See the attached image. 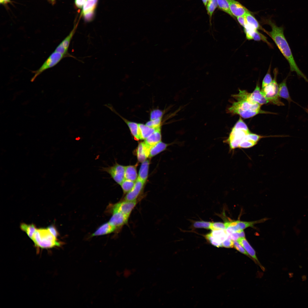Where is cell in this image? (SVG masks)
Wrapping results in <instances>:
<instances>
[{
  "label": "cell",
  "mask_w": 308,
  "mask_h": 308,
  "mask_svg": "<svg viewBox=\"0 0 308 308\" xmlns=\"http://www.w3.org/2000/svg\"><path fill=\"white\" fill-rule=\"evenodd\" d=\"M268 24L270 26L271 30L267 31L268 34L272 39L278 48L288 62L291 72H294L299 77L303 78L308 83V79L298 67L289 44L285 36L283 27H278L275 23L269 20Z\"/></svg>",
  "instance_id": "1"
},
{
  "label": "cell",
  "mask_w": 308,
  "mask_h": 308,
  "mask_svg": "<svg viewBox=\"0 0 308 308\" xmlns=\"http://www.w3.org/2000/svg\"><path fill=\"white\" fill-rule=\"evenodd\" d=\"M250 93L239 90L238 94L232 95L236 101L228 108L227 112L232 115L237 114L241 117L248 118L259 114L265 113L261 109V105L254 102L250 98Z\"/></svg>",
  "instance_id": "2"
},
{
  "label": "cell",
  "mask_w": 308,
  "mask_h": 308,
  "mask_svg": "<svg viewBox=\"0 0 308 308\" xmlns=\"http://www.w3.org/2000/svg\"><path fill=\"white\" fill-rule=\"evenodd\" d=\"M31 240L37 249L52 248L61 244L46 228L37 229Z\"/></svg>",
  "instance_id": "3"
},
{
  "label": "cell",
  "mask_w": 308,
  "mask_h": 308,
  "mask_svg": "<svg viewBox=\"0 0 308 308\" xmlns=\"http://www.w3.org/2000/svg\"><path fill=\"white\" fill-rule=\"evenodd\" d=\"M250 133L247 125L240 117L232 128L228 138L224 142L228 144L231 150L238 148L245 137Z\"/></svg>",
  "instance_id": "4"
},
{
  "label": "cell",
  "mask_w": 308,
  "mask_h": 308,
  "mask_svg": "<svg viewBox=\"0 0 308 308\" xmlns=\"http://www.w3.org/2000/svg\"><path fill=\"white\" fill-rule=\"evenodd\" d=\"M277 73V69H275L273 79L270 84L262 88L261 91L269 102L278 106H283L284 104L280 100L278 94V85L276 80Z\"/></svg>",
  "instance_id": "5"
},
{
  "label": "cell",
  "mask_w": 308,
  "mask_h": 308,
  "mask_svg": "<svg viewBox=\"0 0 308 308\" xmlns=\"http://www.w3.org/2000/svg\"><path fill=\"white\" fill-rule=\"evenodd\" d=\"M68 56L61 53L54 51L46 59L41 66L37 70L33 71L34 74L31 79L33 81L39 75L44 71L55 66L62 59Z\"/></svg>",
  "instance_id": "6"
},
{
  "label": "cell",
  "mask_w": 308,
  "mask_h": 308,
  "mask_svg": "<svg viewBox=\"0 0 308 308\" xmlns=\"http://www.w3.org/2000/svg\"><path fill=\"white\" fill-rule=\"evenodd\" d=\"M125 167L116 163L112 166L102 167L101 170L109 174L116 183L120 185L125 179Z\"/></svg>",
  "instance_id": "7"
},
{
  "label": "cell",
  "mask_w": 308,
  "mask_h": 308,
  "mask_svg": "<svg viewBox=\"0 0 308 308\" xmlns=\"http://www.w3.org/2000/svg\"><path fill=\"white\" fill-rule=\"evenodd\" d=\"M139 201L137 199L133 201L123 200L115 204H110L108 208L110 209L118 210L129 217L132 210Z\"/></svg>",
  "instance_id": "8"
},
{
  "label": "cell",
  "mask_w": 308,
  "mask_h": 308,
  "mask_svg": "<svg viewBox=\"0 0 308 308\" xmlns=\"http://www.w3.org/2000/svg\"><path fill=\"white\" fill-rule=\"evenodd\" d=\"M112 214V216L109 222L115 226L116 230L120 228L124 225L127 223L129 217L120 211L114 209H109Z\"/></svg>",
  "instance_id": "9"
},
{
  "label": "cell",
  "mask_w": 308,
  "mask_h": 308,
  "mask_svg": "<svg viewBox=\"0 0 308 308\" xmlns=\"http://www.w3.org/2000/svg\"><path fill=\"white\" fill-rule=\"evenodd\" d=\"M76 26H75L69 35L67 36L58 45L54 51L67 56L68 57H73L68 52L71 40L75 32Z\"/></svg>",
  "instance_id": "10"
},
{
  "label": "cell",
  "mask_w": 308,
  "mask_h": 308,
  "mask_svg": "<svg viewBox=\"0 0 308 308\" xmlns=\"http://www.w3.org/2000/svg\"><path fill=\"white\" fill-rule=\"evenodd\" d=\"M145 183L137 178L132 189L127 193L124 200L133 201L137 199L143 189Z\"/></svg>",
  "instance_id": "11"
},
{
  "label": "cell",
  "mask_w": 308,
  "mask_h": 308,
  "mask_svg": "<svg viewBox=\"0 0 308 308\" xmlns=\"http://www.w3.org/2000/svg\"><path fill=\"white\" fill-rule=\"evenodd\" d=\"M229 4L231 13L234 16L237 17L244 15L249 12L248 10L239 2L235 0H227Z\"/></svg>",
  "instance_id": "12"
},
{
  "label": "cell",
  "mask_w": 308,
  "mask_h": 308,
  "mask_svg": "<svg viewBox=\"0 0 308 308\" xmlns=\"http://www.w3.org/2000/svg\"><path fill=\"white\" fill-rule=\"evenodd\" d=\"M264 137L250 133L247 134L240 144L238 148H248L255 145Z\"/></svg>",
  "instance_id": "13"
},
{
  "label": "cell",
  "mask_w": 308,
  "mask_h": 308,
  "mask_svg": "<svg viewBox=\"0 0 308 308\" xmlns=\"http://www.w3.org/2000/svg\"><path fill=\"white\" fill-rule=\"evenodd\" d=\"M151 147L146 145L144 142L139 143L137 149V157L138 161L143 162L149 157Z\"/></svg>",
  "instance_id": "14"
},
{
  "label": "cell",
  "mask_w": 308,
  "mask_h": 308,
  "mask_svg": "<svg viewBox=\"0 0 308 308\" xmlns=\"http://www.w3.org/2000/svg\"><path fill=\"white\" fill-rule=\"evenodd\" d=\"M244 248L249 255L263 269V267L260 265L256 257L255 251L250 245L245 237L239 238L237 240Z\"/></svg>",
  "instance_id": "15"
},
{
  "label": "cell",
  "mask_w": 308,
  "mask_h": 308,
  "mask_svg": "<svg viewBox=\"0 0 308 308\" xmlns=\"http://www.w3.org/2000/svg\"><path fill=\"white\" fill-rule=\"evenodd\" d=\"M98 0H86L83 7L82 13L87 20H89L93 13Z\"/></svg>",
  "instance_id": "16"
},
{
  "label": "cell",
  "mask_w": 308,
  "mask_h": 308,
  "mask_svg": "<svg viewBox=\"0 0 308 308\" xmlns=\"http://www.w3.org/2000/svg\"><path fill=\"white\" fill-rule=\"evenodd\" d=\"M250 96L254 102L261 106L269 102L262 93L258 84L256 85L253 92L250 93Z\"/></svg>",
  "instance_id": "17"
},
{
  "label": "cell",
  "mask_w": 308,
  "mask_h": 308,
  "mask_svg": "<svg viewBox=\"0 0 308 308\" xmlns=\"http://www.w3.org/2000/svg\"><path fill=\"white\" fill-rule=\"evenodd\" d=\"M116 230V227L109 222L101 226L92 235V236H99L108 234Z\"/></svg>",
  "instance_id": "18"
},
{
  "label": "cell",
  "mask_w": 308,
  "mask_h": 308,
  "mask_svg": "<svg viewBox=\"0 0 308 308\" xmlns=\"http://www.w3.org/2000/svg\"><path fill=\"white\" fill-rule=\"evenodd\" d=\"M161 138V135L160 127L145 139L144 142L148 146L151 147L160 141Z\"/></svg>",
  "instance_id": "19"
},
{
  "label": "cell",
  "mask_w": 308,
  "mask_h": 308,
  "mask_svg": "<svg viewBox=\"0 0 308 308\" xmlns=\"http://www.w3.org/2000/svg\"><path fill=\"white\" fill-rule=\"evenodd\" d=\"M278 94L279 97L287 100L289 103L293 102L289 95L286 84V78L278 85Z\"/></svg>",
  "instance_id": "20"
},
{
  "label": "cell",
  "mask_w": 308,
  "mask_h": 308,
  "mask_svg": "<svg viewBox=\"0 0 308 308\" xmlns=\"http://www.w3.org/2000/svg\"><path fill=\"white\" fill-rule=\"evenodd\" d=\"M125 179L135 182L137 179L136 166H125Z\"/></svg>",
  "instance_id": "21"
},
{
  "label": "cell",
  "mask_w": 308,
  "mask_h": 308,
  "mask_svg": "<svg viewBox=\"0 0 308 308\" xmlns=\"http://www.w3.org/2000/svg\"><path fill=\"white\" fill-rule=\"evenodd\" d=\"M220 247H222V243L227 238L228 234L225 229L212 230L211 232Z\"/></svg>",
  "instance_id": "22"
},
{
  "label": "cell",
  "mask_w": 308,
  "mask_h": 308,
  "mask_svg": "<svg viewBox=\"0 0 308 308\" xmlns=\"http://www.w3.org/2000/svg\"><path fill=\"white\" fill-rule=\"evenodd\" d=\"M149 163V161L148 160L142 162L139 171L138 178L145 183L148 177Z\"/></svg>",
  "instance_id": "23"
},
{
  "label": "cell",
  "mask_w": 308,
  "mask_h": 308,
  "mask_svg": "<svg viewBox=\"0 0 308 308\" xmlns=\"http://www.w3.org/2000/svg\"><path fill=\"white\" fill-rule=\"evenodd\" d=\"M125 121L128 125L132 135L137 140L141 139V133L138 124L126 119Z\"/></svg>",
  "instance_id": "24"
},
{
  "label": "cell",
  "mask_w": 308,
  "mask_h": 308,
  "mask_svg": "<svg viewBox=\"0 0 308 308\" xmlns=\"http://www.w3.org/2000/svg\"><path fill=\"white\" fill-rule=\"evenodd\" d=\"M169 145L161 141L156 143L151 147L149 157H153L164 151Z\"/></svg>",
  "instance_id": "25"
},
{
  "label": "cell",
  "mask_w": 308,
  "mask_h": 308,
  "mask_svg": "<svg viewBox=\"0 0 308 308\" xmlns=\"http://www.w3.org/2000/svg\"><path fill=\"white\" fill-rule=\"evenodd\" d=\"M141 139H145L158 128L150 127L143 124H138Z\"/></svg>",
  "instance_id": "26"
},
{
  "label": "cell",
  "mask_w": 308,
  "mask_h": 308,
  "mask_svg": "<svg viewBox=\"0 0 308 308\" xmlns=\"http://www.w3.org/2000/svg\"><path fill=\"white\" fill-rule=\"evenodd\" d=\"M244 16L247 21L248 24L249 26L257 30L260 29L264 31L265 33L267 31L262 28L257 21L250 14V12L246 13Z\"/></svg>",
  "instance_id": "27"
},
{
  "label": "cell",
  "mask_w": 308,
  "mask_h": 308,
  "mask_svg": "<svg viewBox=\"0 0 308 308\" xmlns=\"http://www.w3.org/2000/svg\"><path fill=\"white\" fill-rule=\"evenodd\" d=\"M20 227L31 240L37 229L33 224H27L24 223L21 224Z\"/></svg>",
  "instance_id": "28"
},
{
  "label": "cell",
  "mask_w": 308,
  "mask_h": 308,
  "mask_svg": "<svg viewBox=\"0 0 308 308\" xmlns=\"http://www.w3.org/2000/svg\"><path fill=\"white\" fill-rule=\"evenodd\" d=\"M265 219L252 222L241 221L238 220L236 227L238 231L243 230L248 227L253 226L254 224L264 221Z\"/></svg>",
  "instance_id": "29"
},
{
  "label": "cell",
  "mask_w": 308,
  "mask_h": 308,
  "mask_svg": "<svg viewBox=\"0 0 308 308\" xmlns=\"http://www.w3.org/2000/svg\"><path fill=\"white\" fill-rule=\"evenodd\" d=\"M218 7L221 10L234 17L230 11L229 4L227 0H217Z\"/></svg>",
  "instance_id": "30"
},
{
  "label": "cell",
  "mask_w": 308,
  "mask_h": 308,
  "mask_svg": "<svg viewBox=\"0 0 308 308\" xmlns=\"http://www.w3.org/2000/svg\"><path fill=\"white\" fill-rule=\"evenodd\" d=\"M207 14L210 18H212L214 12L218 7L217 0H209L208 1L206 6Z\"/></svg>",
  "instance_id": "31"
},
{
  "label": "cell",
  "mask_w": 308,
  "mask_h": 308,
  "mask_svg": "<svg viewBox=\"0 0 308 308\" xmlns=\"http://www.w3.org/2000/svg\"><path fill=\"white\" fill-rule=\"evenodd\" d=\"M135 182L125 179L120 185L124 193H127L133 187Z\"/></svg>",
  "instance_id": "32"
},
{
  "label": "cell",
  "mask_w": 308,
  "mask_h": 308,
  "mask_svg": "<svg viewBox=\"0 0 308 308\" xmlns=\"http://www.w3.org/2000/svg\"><path fill=\"white\" fill-rule=\"evenodd\" d=\"M252 40L256 41H263L267 43L270 47L272 46L271 43L267 40V37L259 32L257 30H256L252 36Z\"/></svg>",
  "instance_id": "33"
},
{
  "label": "cell",
  "mask_w": 308,
  "mask_h": 308,
  "mask_svg": "<svg viewBox=\"0 0 308 308\" xmlns=\"http://www.w3.org/2000/svg\"><path fill=\"white\" fill-rule=\"evenodd\" d=\"M271 69V64H270L267 72L263 79L262 84V88H264L270 84L272 81L273 80L270 74Z\"/></svg>",
  "instance_id": "34"
},
{
  "label": "cell",
  "mask_w": 308,
  "mask_h": 308,
  "mask_svg": "<svg viewBox=\"0 0 308 308\" xmlns=\"http://www.w3.org/2000/svg\"><path fill=\"white\" fill-rule=\"evenodd\" d=\"M212 222L204 221H198L194 222L193 226L196 228L210 229Z\"/></svg>",
  "instance_id": "35"
},
{
  "label": "cell",
  "mask_w": 308,
  "mask_h": 308,
  "mask_svg": "<svg viewBox=\"0 0 308 308\" xmlns=\"http://www.w3.org/2000/svg\"><path fill=\"white\" fill-rule=\"evenodd\" d=\"M161 120V118H159L153 120H151L147 122L145 125L150 127L155 128H158L160 127Z\"/></svg>",
  "instance_id": "36"
},
{
  "label": "cell",
  "mask_w": 308,
  "mask_h": 308,
  "mask_svg": "<svg viewBox=\"0 0 308 308\" xmlns=\"http://www.w3.org/2000/svg\"><path fill=\"white\" fill-rule=\"evenodd\" d=\"M224 223L221 222H212L210 229L212 230L225 229Z\"/></svg>",
  "instance_id": "37"
},
{
  "label": "cell",
  "mask_w": 308,
  "mask_h": 308,
  "mask_svg": "<svg viewBox=\"0 0 308 308\" xmlns=\"http://www.w3.org/2000/svg\"><path fill=\"white\" fill-rule=\"evenodd\" d=\"M163 114V113L161 110L158 109L154 110L150 114L151 120L161 118Z\"/></svg>",
  "instance_id": "38"
},
{
  "label": "cell",
  "mask_w": 308,
  "mask_h": 308,
  "mask_svg": "<svg viewBox=\"0 0 308 308\" xmlns=\"http://www.w3.org/2000/svg\"><path fill=\"white\" fill-rule=\"evenodd\" d=\"M234 247L240 252L249 257V255L244 248L237 241H234Z\"/></svg>",
  "instance_id": "39"
},
{
  "label": "cell",
  "mask_w": 308,
  "mask_h": 308,
  "mask_svg": "<svg viewBox=\"0 0 308 308\" xmlns=\"http://www.w3.org/2000/svg\"><path fill=\"white\" fill-rule=\"evenodd\" d=\"M205 238L212 245L218 247H220L219 244L216 242L211 233L206 234Z\"/></svg>",
  "instance_id": "40"
},
{
  "label": "cell",
  "mask_w": 308,
  "mask_h": 308,
  "mask_svg": "<svg viewBox=\"0 0 308 308\" xmlns=\"http://www.w3.org/2000/svg\"><path fill=\"white\" fill-rule=\"evenodd\" d=\"M234 241L230 238H227L222 242V246L226 248H232L234 247Z\"/></svg>",
  "instance_id": "41"
},
{
  "label": "cell",
  "mask_w": 308,
  "mask_h": 308,
  "mask_svg": "<svg viewBox=\"0 0 308 308\" xmlns=\"http://www.w3.org/2000/svg\"><path fill=\"white\" fill-rule=\"evenodd\" d=\"M237 19L240 25L244 27L248 24L244 15L237 17Z\"/></svg>",
  "instance_id": "42"
},
{
  "label": "cell",
  "mask_w": 308,
  "mask_h": 308,
  "mask_svg": "<svg viewBox=\"0 0 308 308\" xmlns=\"http://www.w3.org/2000/svg\"><path fill=\"white\" fill-rule=\"evenodd\" d=\"M47 228L52 234L55 237L57 238L58 235V233L56 229L54 226L50 225L48 226Z\"/></svg>",
  "instance_id": "43"
},
{
  "label": "cell",
  "mask_w": 308,
  "mask_h": 308,
  "mask_svg": "<svg viewBox=\"0 0 308 308\" xmlns=\"http://www.w3.org/2000/svg\"><path fill=\"white\" fill-rule=\"evenodd\" d=\"M86 0H75L76 6L78 8H83Z\"/></svg>",
  "instance_id": "44"
},
{
  "label": "cell",
  "mask_w": 308,
  "mask_h": 308,
  "mask_svg": "<svg viewBox=\"0 0 308 308\" xmlns=\"http://www.w3.org/2000/svg\"><path fill=\"white\" fill-rule=\"evenodd\" d=\"M132 273L131 270L126 268L123 271V276L126 278L129 277Z\"/></svg>",
  "instance_id": "45"
},
{
  "label": "cell",
  "mask_w": 308,
  "mask_h": 308,
  "mask_svg": "<svg viewBox=\"0 0 308 308\" xmlns=\"http://www.w3.org/2000/svg\"><path fill=\"white\" fill-rule=\"evenodd\" d=\"M11 2L10 0H0V3L2 4H5Z\"/></svg>",
  "instance_id": "46"
},
{
  "label": "cell",
  "mask_w": 308,
  "mask_h": 308,
  "mask_svg": "<svg viewBox=\"0 0 308 308\" xmlns=\"http://www.w3.org/2000/svg\"><path fill=\"white\" fill-rule=\"evenodd\" d=\"M203 3L204 5L206 7L207 3L208 1L207 0H202Z\"/></svg>",
  "instance_id": "47"
},
{
  "label": "cell",
  "mask_w": 308,
  "mask_h": 308,
  "mask_svg": "<svg viewBox=\"0 0 308 308\" xmlns=\"http://www.w3.org/2000/svg\"><path fill=\"white\" fill-rule=\"evenodd\" d=\"M302 278L303 281H305L306 279V276L305 275H303L302 277Z\"/></svg>",
  "instance_id": "48"
},
{
  "label": "cell",
  "mask_w": 308,
  "mask_h": 308,
  "mask_svg": "<svg viewBox=\"0 0 308 308\" xmlns=\"http://www.w3.org/2000/svg\"><path fill=\"white\" fill-rule=\"evenodd\" d=\"M293 273H289V275L290 277H293Z\"/></svg>",
  "instance_id": "49"
},
{
  "label": "cell",
  "mask_w": 308,
  "mask_h": 308,
  "mask_svg": "<svg viewBox=\"0 0 308 308\" xmlns=\"http://www.w3.org/2000/svg\"><path fill=\"white\" fill-rule=\"evenodd\" d=\"M131 270V272H132V273H134V272H135V268L133 269L132 270Z\"/></svg>",
  "instance_id": "50"
},
{
  "label": "cell",
  "mask_w": 308,
  "mask_h": 308,
  "mask_svg": "<svg viewBox=\"0 0 308 308\" xmlns=\"http://www.w3.org/2000/svg\"><path fill=\"white\" fill-rule=\"evenodd\" d=\"M50 0L51 2L53 3V2H54V1L55 0Z\"/></svg>",
  "instance_id": "51"
},
{
  "label": "cell",
  "mask_w": 308,
  "mask_h": 308,
  "mask_svg": "<svg viewBox=\"0 0 308 308\" xmlns=\"http://www.w3.org/2000/svg\"><path fill=\"white\" fill-rule=\"evenodd\" d=\"M207 0L208 1H209V0Z\"/></svg>",
  "instance_id": "52"
},
{
  "label": "cell",
  "mask_w": 308,
  "mask_h": 308,
  "mask_svg": "<svg viewBox=\"0 0 308 308\" xmlns=\"http://www.w3.org/2000/svg\"></svg>",
  "instance_id": "53"
}]
</instances>
